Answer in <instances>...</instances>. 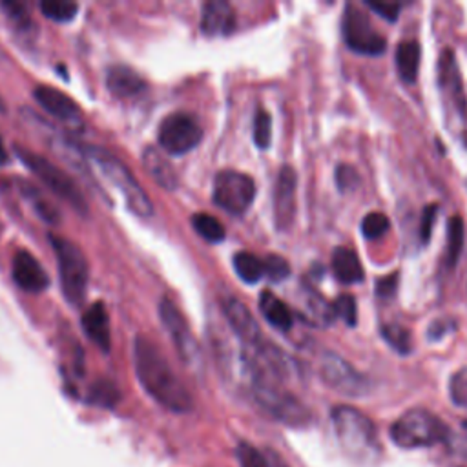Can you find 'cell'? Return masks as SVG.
Returning <instances> with one entry per match:
<instances>
[{"label": "cell", "instance_id": "obj_1", "mask_svg": "<svg viewBox=\"0 0 467 467\" xmlns=\"http://www.w3.org/2000/svg\"><path fill=\"white\" fill-rule=\"evenodd\" d=\"M134 364L143 389L160 406L174 413H186L193 407L192 395L160 347L144 336L135 338Z\"/></svg>", "mask_w": 467, "mask_h": 467}, {"label": "cell", "instance_id": "obj_2", "mask_svg": "<svg viewBox=\"0 0 467 467\" xmlns=\"http://www.w3.org/2000/svg\"><path fill=\"white\" fill-rule=\"evenodd\" d=\"M83 155L86 165L92 167L125 200V205L132 214L144 219L153 216V205L150 198L127 165L99 146L83 148Z\"/></svg>", "mask_w": 467, "mask_h": 467}, {"label": "cell", "instance_id": "obj_3", "mask_svg": "<svg viewBox=\"0 0 467 467\" xmlns=\"http://www.w3.org/2000/svg\"><path fill=\"white\" fill-rule=\"evenodd\" d=\"M449 435V425L427 409H409L389 430V437L402 449H422L446 444Z\"/></svg>", "mask_w": 467, "mask_h": 467}, {"label": "cell", "instance_id": "obj_4", "mask_svg": "<svg viewBox=\"0 0 467 467\" xmlns=\"http://www.w3.org/2000/svg\"><path fill=\"white\" fill-rule=\"evenodd\" d=\"M336 438L345 453L353 458H369L378 453V437L373 420L360 409L338 406L331 413Z\"/></svg>", "mask_w": 467, "mask_h": 467}, {"label": "cell", "instance_id": "obj_5", "mask_svg": "<svg viewBox=\"0 0 467 467\" xmlns=\"http://www.w3.org/2000/svg\"><path fill=\"white\" fill-rule=\"evenodd\" d=\"M250 398L274 420L291 425L305 427L313 420L308 407L283 385L278 383H252L247 387Z\"/></svg>", "mask_w": 467, "mask_h": 467}, {"label": "cell", "instance_id": "obj_6", "mask_svg": "<svg viewBox=\"0 0 467 467\" xmlns=\"http://www.w3.org/2000/svg\"><path fill=\"white\" fill-rule=\"evenodd\" d=\"M53 245L57 263H59V276L62 285V294L71 305H81L86 298L88 287V261L85 252L77 247L73 242L59 236H50Z\"/></svg>", "mask_w": 467, "mask_h": 467}, {"label": "cell", "instance_id": "obj_7", "mask_svg": "<svg viewBox=\"0 0 467 467\" xmlns=\"http://www.w3.org/2000/svg\"><path fill=\"white\" fill-rule=\"evenodd\" d=\"M15 152L20 161L28 167V170L41 179L55 193V196L70 203V207L79 214H88V203L83 196L81 188L77 186V183L62 168H59L55 163L48 161L46 158H43V155H38L31 150L17 146Z\"/></svg>", "mask_w": 467, "mask_h": 467}, {"label": "cell", "instance_id": "obj_8", "mask_svg": "<svg viewBox=\"0 0 467 467\" xmlns=\"http://www.w3.org/2000/svg\"><path fill=\"white\" fill-rule=\"evenodd\" d=\"M341 31L345 45L358 55L380 57L387 50L385 37L380 35L367 13H364L356 4H347L341 19Z\"/></svg>", "mask_w": 467, "mask_h": 467}, {"label": "cell", "instance_id": "obj_9", "mask_svg": "<svg viewBox=\"0 0 467 467\" xmlns=\"http://www.w3.org/2000/svg\"><path fill=\"white\" fill-rule=\"evenodd\" d=\"M256 198L254 179L236 170H223L214 181V203L232 214L243 216Z\"/></svg>", "mask_w": 467, "mask_h": 467}, {"label": "cell", "instance_id": "obj_10", "mask_svg": "<svg viewBox=\"0 0 467 467\" xmlns=\"http://www.w3.org/2000/svg\"><path fill=\"white\" fill-rule=\"evenodd\" d=\"M320 376L329 389L348 398H362L371 391V381L336 353H325L322 356Z\"/></svg>", "mask_w": 467, "mask_h": 467}, {"label": "cell", "instance_id": "obj_11", "mask_svg": "<svg viewBox=\"0 0 467 467\" xmlns=\"http://www.w3.org/2000/svg\"><path fill=\"white\" fill-rule=\"evenodd\" d=\"M160 144L167 153L183 155L196 148L203 139L200 123L188 113H172L165 117L160 134Z\"/></svg>", "mask_w": 467, "mask_h": 467}, {"label": "cell", "instance_id": "obj_12", "mask_svg": "<svg viewBox=\"0 0 467 467\" xmlns=\"http://www.w3.org/2000/svg\"><path fill=\"white\" fill-rule=\"evenodd\" d=\"M160 316L165 331L170 334L172 343L177 350L179 358L188 365V367H198L200 364V345L193 338L188 324L184 322L183 315L179 313V308L165 298L160 305Z\"/></svg>", "mask_w": 467, "mask_h": 467}, {"label": "cell", "instance_id": "obj_13", "mask_svg": "<svg viewBox=\"0 0 467 467\" xmlns=\"http://www.w3.org/2000/svg\"><path fill=\"white\" fill-rule=\"evenodd\" d=\"M438 85H440L444 102L451 106L453 115H456L462 123L467 121V97L462 86V77H460V70L455 59V53L451 50H446L440 57Z\"/></svg>", "mask_w": 467, "mask_h": 467}, {"label": "cell", "instance_id": "obj_14", "mask_svg": "<svg viewBox=\"0 0 467 467\" xmlns=\"http://www.w3.org/2000/svg\"><path fill=\"white\" fill-rule=\"evenodd\" d=\"M33 97L50 115H53L57 121H61L68 128H83V111L70 95L52 86H38L33 90Z\"/></svg>", "mask_w": 467, "mask_h": 467}, {"label": "cell", "instance_id": "obj_15", "mask_svg": "<svg viewBox=\"0 0 467 467\" xmlns=\"http://www.w3.org/2000/svg\"><path fill=\"white\" fill-rule=\"evenodd\" d=\"M296 188L298 177L292 167L280 170L276 190H274V221L278 230L285 232L292 226L296 217Z\"/></svg>", "mask_w": 467, "mask_h": 467}, {"label": "cell", "instance_id": "obj_16", "mask_svg": "<svg viewBox=\"0 0 467 467\" xmlns=\"http://www.w3.org/2000/svg\"><path fill=\"white\" fill-rule=\"evenodd\" d=\"M221 310L226 318V324L243 341V345H252L263 340L256 318L243 301H240L238 298H225L221 301Z\"/></svg>", "mask_w": 467, "mask_h": 467}, {"label": "cell", "instance_id": "obj_17", "mask_svg": "<svg viewBox=\"0 0 467 467\" xmlns=\"http://www.w3.org/2000/svg\"><path fill=\"white\" fill-rule=\"evenodd\" d=\"M13 280L26 292H43L50 285V278L43 265L28 250H19L13 258Z\"/></svg>", "mask_w": 467, "mask_h": 467}, {"label": "cell", "instance_id": "obj_18", "mask_svg": "<svg viewBox=\"0 0 467 467\" xmlns=\"http://www.w3.org/2000/svg\"><path fill=\"white\" fill-rule=\"evenodd\" d=\"M143 167L148 172V176L155 183H158L161 188H165L168 192H174L177 188V184H179L177 172H176L174 165L165 158L161 150L153 148V146L144 148V152H143Z\"/></svg>", "mask_w": 467, "mask_h": 467}, {"label": "cell", "instance_id": "obj_19", "mask_svg": "<svg viewBox=\"0 0 467 467\" xmlns=\"http://www.w3.org/2000/svg\"><path fill=\"white\" fill-rule=\"evenodd\" d=\"M234 26H236V15L234 10L226 3H219V0H212L203 6L201 13V31L209 37H219L228 35Z\"/></svg>", "mask_w": 467, "mask_h": 467}, {"label": "cell", "instance_id": "obj_20", "mask_svg": "<svg viewBox=\"0 0 467 467\" xmlns=\"http://www.w3.org/2000/svg\"><path fill=\"white\" fill-rule=\"evenodd\" d=\"M106 86L117 97H135L146 90V81L128 66H111L106 75Z\"/></svg>", "mask_w": 467, "mask_h": 467}, {"label": "cell", "instance_id": "obj_21", "mask_svg": "<svg viewBox=\"0 0 467 467\" xmlns=\"http://www.w3.org/2000/svg\"><path fill=\"white\" fill-rule=\"evenodd\" d=\"M332 272L343 285H356L365 278V270L358 254L347 247H338L332 252Z\"/></svg>", "mask_w": 467, "mask_h": 467}, {"label": "cell", "instance_id": "obj_22", "mask_svg": "<svg viewBox=\"0 0 467 467\" xmlns=\"http://www.w3.org/2000/svg\"><path fill=\"white\" fill-rule=\"evenodd\" d=\"M83 329L86 336L102 350V353H110V347H111L110 320L106 308L101 301L94 303L83 315Z\"/></svg>", "mask_w": 467, "mask_h": 467}, {"label": "cell", "instance_id": "obj_23", "mask_svg": "<svg viewBox=\"0 0 467 467\" xmlns=\"http://www.w3.org/2000/svg\"><path fill=\"white\" fill-rule=\"evenodd\" d=\"M299 316L305 320V324H310L315 327H327L336 318L332 305L327 303V299L320 296L316 291H310V289L303 292Z\"/></svg>", "mask_w": 467, "mask_h": 467}, {"label": "cell", "instance_id": "obj_24", "mask_svg": "<svg viewBox=\"0 0 467 467\" xmlns=\"http://www.w3.org/2000/svg\"><path fill=\"white\" fill-rule=\"evenodd\" d=\"M259 310L263 318L282 332H287L294 325V316L292 310L287 307L285 301H282L274 292L263 291L259 296Z\"/></svg>", "mask_w": 467, "mask_h": 467}, {"label": "cell", "instance_id": "obj_25", "mask_svg": "<svg viewBox=\"0 0 467 467\" xmlns=\"http://www.w3.org/2000/svg\"><path fill=\"white\" fill-rule=\"evenodd\" d=\"M422 48L416 41H402L397 48V68L402 81L413 85L418 77Z\"/></svg>", "mask_w": 467, "mask_h": 467}, {"label": "cell", "instance_id": "obj_26", "mask_svg": "<svg viewBox=\"0 0 467 467\" xmlns=\"http://www.w3.org/2000/svg\"><path fill=\"white\" fill-rule=\"evenodd\" d=\"M234 270L245 283H258L265 276V265L263 259L250 252H240L234 256Z\"/></svg>", "mask_w": 467, "mask_h": 467}, {"label": "cell", "instance_id": "obj_27", "mask_svg": "<svg viewBox=\"0 0 467 467\" xmlns=\"http://www.w3.org/2000/svg\"><path fill=\"white\" fill-rule=\"evenodd\" d=\"M463 221L460 216H455L449 219L447 225V250H446V265L453 268L458 261V256L462 254L463 249Z\"/></svg>", "mask_w": 467, "mask_h": 467}, {"label": "cell", "instance_id": "obj_28", "mask_svg": "<svg viewBox=\"0 0 467 467\" xmlns=\"http://www.w3.org/2000/svg\"><path fill=\"white\" fill-rule=\"evenodd\" d=\"M192 226L196 228L200 236L210 243H221L225 240V226L210 214H196L192 217Z\"/></svg>", "mask_w": 467, "mask_h": 467}, {"label": "cell", "instance_id": "obj_29", "mask_svg": "<svg viewBox=\"0 0 467 467\" xmlns=\"http://www.w3.org/2000/svg\"><path fill=\"white\" fill-rule=\"evenodd\" d=\"M381 336L383 340L391 345L397 353L400 355H409L413 350V341H411V332L400 325V324H383L381 325Z\"/></svg>", "mask_w": 467, "mask_h": 467}, {"label": "cell", "instance_id": "obj_30", "mask_svg": "<svg viewBox=\"0 0 467 467\" xmlns=\"http://www.w3.org/2000/svg\"><path fill=\"white\" fill-rule=\"evenodd\" d=\"M20 192L26 196V200L31 203V207L35 209V212L41 216L45 221L48 223H59V210L55 207H52L41 193L37 192V188H33L29 183L20 181Z\"/></svg>", "mask_w": 467, "mask_h": 467}, {"label": "cell", "instance_id": "obj_31", "mask_svg": "<svg viewBox=\"0 0 467 467\" xmlns=\"http://www.w3.org/2000/svg\"><path fill=\"white\" fill-rule=\"evenodd\" d=\"M41 12L50 20L70 22L79 12V4L64 3V0H45V3H41Z\"/></svg>", "mask_w": 467, "mask_h": 467}, {"label": "cell", "instance_id": "obj_32", "mask_svg": "<svg viewBox=\"0 0 467 467\" xmlns=\"http://www.w3.org/2000/svg\"><path fill=\"white\" fill-rule=\"evenodd\" d=\"M88 400L95 406H102V407H113L117 402L121 400V393L119 389H117L111 381H97L92 389H90V395Z\"/></svg>", "mask_w": 467, "mask_h": 467}, {"label": "cell", "instance_id": "obj_33", "mask_svg": "<svg viewBox=\"0 0 467 467\" xmlns=\"http://www.w3.org/2000/svg\"><path fill=\"white\" fill-rule=\"evenodd\" d=\"M389 228H391V223H389L385 214L371 212L362 221V236L365 240H378Z\"/></svg>", "mask_w": 467, "mask_h": 467}, {"label": "cell", "instance_id": "obj_34", "mask_svg": "<svg viewBox=\"0 0 467 467\" xmlns=\"http://www.w3.org/2000/svg\"><path fill=\"white\" fill-rule=\"evenodd\" d=\"M272 139V119H270V113L263 108H259L256 111L254 117V143L258 144V148L266 150Z\"/></svg>", "mask_w": 467, "mask_h": 467}, {"label": "cell", "instance_id": "obj_35", "mask_svg": "<svg viewBox=\"0 0 467 467\" xmlns=\"http://www.w3.org/2000/svg\"><path fill=\"white\" fill-rule=\"evenodd\" d=\"M334 315L338 318H341L348 327H355L358 322V307H356V299L355 296L350 294H341L334 303Z\"/></svg>", "mask_w": 467, "mask_h": 467}, {"label": "cell", "instance_id": "obj_36", "mask_svg": "<svg viewBox=\"0 0 467 467\" xmlns=\"http://www.w3.org/2000/svg\"><path fill=\"white\" fill-rule=\"evenodd\" d=\"M449 397L456 407L467 409V367L458 369L449 381Z\"/></svg>", "mask_w": 467, "mask_h": 467}, {"label": "cell", "instance_id": "obj_37", "mask_svg": "<svg viewBox=\"0 0 467 467\" xmlns=\"http://www.w3.org/2000/svg\"><path fill=\"white\" fill-rule=\"evenodd\" d=\"M265 265V276H268L272 282H285L291 276V265L285 258L278 254H270L263 259Z\"/></svg>", "mask_w": 467, "mask_h": 467}, {"label": "cell", "instance_id": "obj_38", "mask_svg": "<svg viewBox=\"0 0 467 467\" xmlns=\"http://www.w3.org/2000/svg\"><path fill=\"white\" fill-rule=\"evenodd\" d=\"M238 460L240 467H270L268 458L247 442H242L238 446Z\"/></svg>", "mask_w": 467, "mask_h": 467}, {"label": "cell", "instance_id": "obj_39", "mask_svg": "<svg viewBox=\"0 0 467 467\" xmlns=\"http://www.w3.org/2000/svg\"><path fill=\"white\" fill-rule=\"evenodd\" d=\"M446 446L453 455L467 458V420L460 422L458 430H455V431L451 430V435H449Z\"/></svg>", "mask_w": 467, "mask_h": 467}, {"label": "cell", "instance_id": "obj_40", "mask_svg": "<svg viewBox=\"0 0 467 467\" xmlns=\"http://www.w3.org/2000/svg\"><path fill=\"white\" fill-rule=\"evenodd\" d=\"M336 184L340 188V192H350V190H356L360 186V176L358 172L353 168V167H348V165H340L336 168Z\"/></svg>", "mask_w": 467, "mask_h": 467}, {"label": "cell", "instance_id": "obj_41", "mask_svg": "<svg viewBox=\"0 0 467 467\" xmlns=\"http://www.w3.org/2000/svg\"><path fill=\"white\" fill-rule=\"evenodd\" d=\"M438 212H440V209L437 205H430L423 210V214H422V228H420L422 243L430 242L431 232H433V225H435V219H437Z\"/></svg>", "mask_w": 467, "mask_h": 467}, {"label": "cell", "instance_id": "obj_42", "mask_svg": "<svg viewBox=\"0 0 467 467\" xmlns=\"http://www.w3.org/2000/svg\"><path fill=\"white\" fill-rule=\"evenodd\" d=\"M367 6L380 13L383 19H387L389 22H397L398 13L402 10V4H395V3H367Z\"/></svg>", "mask_w": 467, "mask_h": 467}, {"label": "cell", "instance_id": "obj_43", "mask_svg": "<svg viewBox=\"0 0 467 467\" xmlns=\"http://www.w3.org/2000/svg\"><path fill=\"white\" fill-rule=\"evenodd\" d=\"M397 285H398V276H397V274L380 278V280L376 282V294H378L380 298H391V296H395V292H397Z\"/></svg>", "mask_w": 467, "mask_h": 467}, {"label": "cell", "instance_id": "obj_44", "mask_svg": "<svg viewBox=\"0 0 467 467\" xmlns=\"http://www.w3.org/2000/svg\"><path fill=\"white\" fill-rule=\"evenodd\" d=\"M0 8H3L13 20H17L19 24H26L28 22V10L24 4H19V3H3L0 4Z\"/></svg>", "mask_w": 467, "mask_h": 467}, {"label": "cell", "instance_id": "obj_45", "mask_svg": "<svg viewBox=\"0 0 467 467\" xmlns=\"http://www.w3.org/2000/svg\"><path fill=\"white\" fill-rule=\"evenodd\" d=\"M453 325L449 322H444V320H437L431 327H430V340H437V338H442Z\"/></svg>", "mask_w": 467, "mask_h": 467}, {"label": "cell", "instance_id": "obj_46", "mask_svg": "<svg viewBox=\"0 0 467 467\" xmlns=\"http://www.w3.org/2000/svg\"><path fill=\"white\" fill-rule=\"evenodd\" d=\"M6 163H8V152H6L3 137H0V167L6 165Z\"/></svg>", "mask_w": 467, "mask_h": 467}, {"label": "cell", "instance_id": "obj_47", "mask_svg": "<svg viewBox=\"0 0 467 467\" xmlns=\"http://www.w3.org/2000/svg\"><path fill=\"white\" fill-rule=\"evenodd\" d=\"M270 463V467H289L280 456H276V455H272V462H268Z\"/></svg>", "mask_w": 467, "mask_h": 467}, {"label": "cell", "instance_id": "obj_48", "mask_svg": "<svg viewBox=\"0 0 467 467\" xmlns=\"http://www.w3.org/2000/svg\"><path fill=\"white\" fill-rule=\"evenodd\" d=\"M462 141H463V144H465V148H467V132L462 135Z\"/></svg>", "mask_w": 467, "mask_h": 467}, {"label": "cell", "instance_id": "obj_49", "mask_svg": "<svg viewBox=\"0 0 467 467\" xmlns=\"http://www.w3.org/2000/svg\"><path fill=\"white\" fill-rule=\"evenodd\" d=\"M0 111H4V104H3V99H0Z\"/></svg>", "mask_w": 467, "mask_h": 467}]
</instances>
